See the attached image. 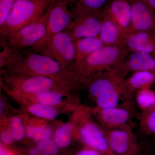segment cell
Masks as SVG:
<instances>
[{"mask_svg": "<svg viewBox=\"0 0 155 155\" xmlns=\"http://www.w3.org/2000/svg\"><path fill=\"white\" fill-rule=\"evenodd\" d=\"M17 0H0V27L4 25Z\"/></svg>", "mask_w": 155, "mask_h": 155, "instance_id": "f546056e", "label": "cell"}, {"mask_svg": "<svg viewBox=\"0 0 155 155\" xmlns=\"http://www.w3.org/2000/svg\"><path fill=\"white\" fill-rule=\"evenodd\" d=\"M74 127L72 119L61 125L54 132V139L58 147L65 148L69 146L74 137Z\"/></svg>", "mask_w": 155, "mask_h": 155, "instance_id": "603a6c76", "label": "cell"}, {"mask_svg": "<svg viewBox=\"0 0 155 155\" xmlns=\"http://www.w3.org/2000/svg\"><path fill=\"white\" fill-rule=\"evenodd\" d=\"M91 109L82 106L74 112L72 118L74 137L85 145L105 153L114 155L111 152L105 130L93 118Z\"/></svg>", "mask_w": 155, "mask_h": 155, "instance_id": "5b68a950", "label": "cell"}, {"mask_svg": "<svg viewBox=\"0 0 155 155\" xmlns=\"http://www.w3.org/2000/svg\"><path fill=\"white\" fill-rule=\"evenodd\" d=\"M76 155H111L105 153L100 151L89 147L85 146L84 148L80 150Z\"/></svg>", "mask_w": 155, "mask_h": 155, "instance_id": "1f68e13d", "label": "cell"}, {"mask_svg": "<svg viewBox=\"0 0 155 155\" xmlns=\"http://www.w3.org/2000/svg\"><path fill=\"white\" fill-rule=\"evenodd\" d=\"M132 21L127 32L143 31L155 35V10L141 0H130Z\"/></svg>", "mask_w": 155, "mask_h": 155, "instance_id": "9a60e30c", "label": "cell"}, {"mask_svg": "<svg viewBox=\"0 0 155 155\" xmlns=\"http://www.w3.org/2000/svg\"><path fill=\"white\" fill-rule=\"evenodd\" d=\"M92 114L98 123L106 130H110L124 126L130 122L134 114L127 108L116 107L91 109Z\"/></svg>", "mask_w": 155, "mask_h": 155, "instance_id": "4fadbf2b", "label": "cell"}, {"mask_svg": "<svg viewBox=\"0 0 155 155\" xmlns=\"http://www.w3.org/2000/svg\"><path fill=\"white\" fill-rule=\"evenodd\" d=\"M22 51L15 50L3 73L50 78L78 90L86 87L88 78L66 70L53 58L33 51Z\"/></svg>", "mask_w": 155, "mask_h": 155, "instance_id": "6da1fadb", "label": "cell"}, {"mask_svg": "<svg viewBox=\"0 0 155 155\" xmlns=\"http://www.w3.org/2000/svg\"><path fill=\"white\" fill-rule=\"evenodd\" d=\"M129 51L125 48L104 46L74 65L72 71L89 80L97 74L117 69L127 58Z\"/></svg>", "mask_w": 155, "mask_h": 155, "instance_id": "277c9868", "label": "cell"}, {"mask_svg": "<svg viewBox=\"0 0 155 155\" xmlns=\"http://www.w3.org/2000/svg\"><path fill=\"white\" fill-rule=\"evenodd\" d=\"M42 54L53 58L66 70L73 71L75 59V41L64 31L53 37Z\"/></svg>", "mask_w": 155, "mask_h": 155, "instance_id": "30bf717a", "label": "cell"}, {"mask_svg": "<svg viewBox=\"0 0 155 155\" xmlns=\"http://www.w3.org/2000/svg\"><path fill=\"white\" fill-rule=\"evenodd\" d=\"M1 47L0 66L1 68H5L14 55L15 49L11 47L5 38L3 37H1Z\"/></svg>", "mask_w": 155, "mask_h": 155, "instance_id": "83f0119b", "label": "cell"}, {"mask_svg": "<svg viewBox=\"0 0 155 155\" xmlns=\"http://www.w3.org/2000/svg\"><path fill=\"white\" fill-rule=\"evenodd\" d=\"M44 120L36 118L25 122L26 136L36 142L51 138L54 134L52 128Z\"/></svg>", "mask_w": 155, "mask_h": 155, "instance_id": "ffe728a7", "label": "cell"}, {"mask_svg": "<svg viewBox=\"0 0 155 155\" xmlns=\"http://www.w3.org/2000/svg\"><path fill=\"white\" fill-rule=\"evenodd\" d=\"M67 0H57L53 4L48 18L44 36L31 47L32 51L43 54L54 37L64 31L73 18Z\"/></svg>", "mask_w": 155, "mask_h": 155, "instance_id": "52a82bcc", "label": "cell"}, {"mask_svg": "<svg viewBox=\"0 0 155 155\" xmlns=\"http://www.w3.org/2000/svg\"><path fill=\"white\" fill-rule=\"evenodd\" d=\"M3 87L8 94H35L49 91H58L72 94L78 90L50 78L36 75L4 73Z\"/></svg>", "mask_w": 155, "mask_h": 155, "instance_id": "3957f363", "label": "cell"}, {"mask_svg": "<svg viewBox=\"0 0 155 155\" xmlns=\"http://www.w3.org/2000/svg\"><path fill=\"white\" fill-rule=\"evenodd\" d=\"M22 106L27 113L36 118L45 120L56 119L62 110H71L67 108L57 107L32 103H22Z\"/></svg>", "mask_w": 155, "mask_h": 155, "instance_id": "7402d4cb", "label": "cell"}, {"mask_svg": "<svg viewBox=\"0 0 155 155\" xmlns=\"http://www.w3.org/2000/svg\"><path fill=\"white\" fill-rule=\"evenodd\" d=\"M116 69L125 78L130 72L148 71L155 73V59L150 54L133 52Z\"/></svg>", "mask_w": 155, "mask_h": 155, "instance_id": "e0dca14e", "label": "cell"}, {"mask_svg": "<svg viewBox=\"0 0 155 155\" xmlns=\"http://www.w3.org/2000/svg\"><path fill=\"white\" fill-rule=\"evenodd\" d=\"M134 124L106 130L109 147L114 155H138L140 148L133 129Z\"/></svg>", "mask_w": 155, "mask_h": 155, "instance_id": "9c48e42d", "label": "cell"}, {"mask_svg": "<svg viewBox=\"0 0 155 155\" xmlns=\"http://www.w3.org/2000/svg\"><path fill=\"white\" fill-rule=\"evenodd\" d=\"M101 12L103 16L114 21L123 32L128 31L132 21L130 0H109Z\"/></svg>", "mask_w": 155, "mask_h": 155, "instance_id": "5bb4252c", "label": "cell"}, {"mask_svg": "<svg viewBox=\"0 0 155 155\" xmlns=\"http://www.w3.org/2000/svg\"><path fill=\"white\" fill-rule=\"evenodd\" d=\"M134 98L137 105L141 112H146L155 107V91L151 87L139 90L136 92Z\"/></svg>", "mask_w": 155, "mask_h": 155, "instance_id": "d4e9b609", "label": "cell"}, {"mask_svg": "<svg viewBox=\"0 0 155 155\" xmlns=\"http://www.w3.org/2000/svg\"><path fill=\"white\" fill-rule=\"evenodd\" d=\"M36 147L47 155L58 154L60 148L51 138L37 142Z\"/></svg>", "mask_w": 155, "mask_h": 155, "instance_id": "f1b7e54d", "label": "cell"}, {"mask_svg": "<svg viewBox=\"0 0 155 155\" xmlns=\"http://www.w3.org/2000/svg\"><path fill=\"white\" fill-rule=\"evenodd\" d=\"M155 83V73L151 71H140L134 72L124 83V98L126 105L136 112L134 106V94L141 89L151 87Z\"/></svg>", "mask_w": 155, "mask_h": 155, "instance_id": "2e32d148", "label": "cell"}, {"mask_svg": "<svg viewBox=\"0 0 155 155\" xmlns=\"http://www.w3.org/2000/svg\"><path fill=\"white\" fill-rule=\"evenodd\" d=\"M57 0H17L0 27L1 37H7L10 34L34 22L45 14Z\"/></svg>", "mask_w": 155, "mask_h": 155, "instance_id": "8992f818", "label": "cell"}, {"mask_svg": "<svg viewBox=\"0 0 155 155\" xmlns=\"http://www.w3.org/2000/svg\"><path fill=\"white\" fill-rule=\"evenodd\" d=\"M28 153L29 155H47L36 146L30 149Z\"/></svg>", "mask_w": 155, "mask_h": 155, "instance_id": "836d02e7", "label": "cell"}, {"mask_svg": "<svg viewBox=\"0 0 155 155\" xmlns=\"http://www.w3.org/2000/svg\"><path fill=\"white\" fill-rule=\"evenodd\" d=\"M102 17L98 37L104 46H114L127 48L123 41L124 32L111 19L103 15Z\"/></svg>", "mask_w": 155, "mask_h": 155, "instance_id": "d6986e66", "label": "cell"}, {"mask_svg": "<svg viewBox=\"0 0 155 155\" xmlns=\"http://www.w3.org/2000/svg\"><path fill=\"white\" fill-rule=\"evenodd\" d=\"M141 132L147 136L155 138V107L141 112L137 116Z\"/></svg>", "mask_w": 155, "mask_h": 155, "instance_id": "484cf974", "label": "cell"}, {"mask_svg": "<svg viewBox=\"0 0 155 155\" xmlns=\"http://www.w3.org/2000/svg\"><path fill=\"white\" fill-rule=\"evenodd\" d=\"M143 2L155 10V0H141Z\"/></svg>", "mask_w": 155, "mask_h": 155, "instance_id": "e575fe53", "label": "cell"}, {"mask_svg": "<svg viewBox=\"0 0 155 155\" xmlns=\"http://www.w3.org/2000/svg\"><path fill=\"white\" fill-rule=\"evenodd\" d=\"M54 2L40 18L12 32L5 38L11 47L15 50L31 48L42 38L46 30L50 11Z\"/></svg>", "mask_w": 155, "mask_h": 155, "instance_id": "ba28073f", "label": "cell"}, {"mask_svg": "<svg viewBox=\"0 0 155 155\" xmlns=\"http://www.w3.org/2000/svg\"><path fill=\"white\" fill-rule=\"evenodd\" d=\"M9 95L19 104L35 103L50 107L67 108L73 111L82 106L72 97V94L58 91H49L31 94Z\"/></svg>", "mask_w": 155, "mask_h": 155, "instance_id": "7c38bea8", "label": "cell"}, {"mask_svg": "<svg viewBox=\"0 0 155 155\" xmlns=\"http://www.w3.org/2000/svg\"><path fill=\"white\" fill-rule=\"evenodd\" d=\"M123 41L128 51L154 54L155 35L143 31L124 32Z\"/></svg>", "mask_w": 155, "mask_h": 155, "instance_id": "ac0fdd59", "label": "cell"}, {"mask_svg": "<svg viewBox=\"0 0 155 155\" xmlns=\"http://www.w3.org/2000/svg\"><path fill=\"white\" fill-rule=\"evenodd\" d=\"M2 120H4L8 126L15 141H21L26 136V126L22 117L15 115Z\"/></svg>", "mask_w": 155, "mask_h": 155, "instance_id": "4316f807", "label": "cell"}, {"mask_svg": "<svg viewBox=\"0 0 155 155\" xmlns=\"http://www.w3.org/2000/svg\"><path fill=\"white\" fill-rule=\"evenodd\" d=\"M1 122H2L0 134L1 142L6 146L12 144L15 141L12 132L4 120H1Z\"/></svg>", "mask_w": 155, "mask_h": 155, "instance_id": "4dcf8cb0", "label": "cell"}, {"mask_svg": "<svg viewBox=\"0 0 155 155\" xmlns=\"http://www.w3.org/2000/svg\"><path fill=\"white\" fill-rule=\"evenodd\" d=\"M73 18L65 30L75 41L88 37H98L103 17L101 11L73 12Z\"/></svg>", "mask_w": 155, "mask_h": 155, "instance_id": "8fae6325", "label": "cell"}, {"mask_svg": "<svg viewBox=\"0 0 155 155\" xmlns=\"http://www.w3.org/2000/svg\"><path fill=\"white\" fill-rule=\"evenodd\" d=\"M0 155H14L11 150L7 147L6 145L1 143L0 146Z\"/></svg>", "mask_w": 155, "mask_h": 155, "instance_id": "d6a6232c", "label": "cell"}, {"mask_svg": "<svg viewBox=\"0 0 155 155\" xmlns=\"http://www.w3.org/2000/svg\"><path fill=\"white\" fill-rule=\"evenodd\" d=\"M154 54V58L155 59V52L154 54Z\"/></svg>", "mask_w": 155, "mask_h": 155, "instance_id": "d590c367", "label": "cell"}, {"mask_svg": "<svg viewBox=\"0 0 155 155\" xmlns=\"http://www.w3.org/2000/svg\"><path fill=\"white\" fill-rule=\"evenodd\" d=\"M125 78L116 69L94 75L89 80L86 87L89 96L95 103L96 107L108 108L120 107L124 98V83Z\"/></svg>", "mask_w": 155, "mask_h": 155, "instance_id": "7a4b0ae2", "label": "cell"}, {"mask_svg": "<svg viewBox=\"0 0 155 155\" xmlns=\"http://www.w3.org/2000/svg\"><path fill=\"white\" fill-rule=\"evenodd\" d=\"M73 12H93L102 11L109 0H67Z\"/></svg>", "mask_w": 155, "mask_h": 155, "instance_id": "cb8c5ba5", "label": "cell"}, {"mask_svg": "<svg viewBox=\"0 0 155 155\" xmlns=\"http://www.w3.org/2000/svg\"><path fill=\"white\" fill-rule=\"evenodd\" d=\"M104 46V45L99 37L84 38L76 40L75 41V59L74 65L80 63Z\"/></svg>", "mask_w": 155, "mask_h": 155, "instance_id": "44dd1931", "label": "cell"}]
</instances>
